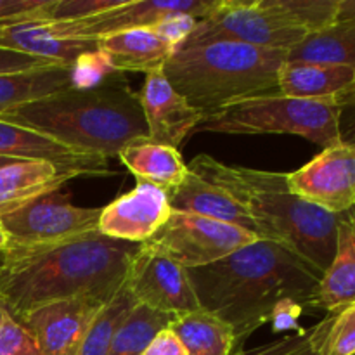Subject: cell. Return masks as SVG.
<instances>
[{
	"instance_id": "6da1fadb",
	"label": "cell",
	"mask_w": 355,
	"mask_h": 355,
	"mask_svg": "<svg viewBox=\"0 0 355 355\" xmlns=\"http://www.w3.org/2000/svg\"><path fill=\"white\" fill-rule=\"evenodd\" d=\"M187 270L200 307L231 326L238 349L267 322L295 328L307 309H315L322 277L293 252L267 239Z\"/></svg>"
},
{
	"instance_id": "7a4b0ae2",
	"label": "cell",
	"mask_w": 355,
	"mask_h": 355,
	"mask_svg": "<svg viewBox=\"0 0 355 355\" xmlns=\"http://www.w3.org/2000/svg\"><path fill=\"white\" fill-rule=\"evenodd\" d=\"M139 246L97 231L54 246L3 250L0 259L3 311L19 321L35 309L69 298L96 297L110 302L123 286Z\"/></svg>"
},
{
	"instance_id": "3957f363",
	"label": "cell",
	"mask_w": 355,
	"mask_h": 355,
	"mask_svg": "<svg viewBox=\"0 0 355 355\" xmlns=\"http://www.w3.org/2000/svg\"><path fill=\"white\" fill-rule=\"evenodd\" d=\"M0 120L104 159L149 135L139 94L114 71L92 85L71 87L21 104Z\"/></svg>"
},
{
	"instance_id": "277c9868",
	"label": "cell",
	"mask_w": 355,
	"mask_h": 355,
	"mask_svg": "<svg viewBox=\"0 0 355 355\" xmlns=\"http://www.w3.org/2000/svg\"><path fill=\"white\" fill-rule=\"evenodd\" d=\"M189 172L220 187L248 214L260 239L277 243L324 274L336 252L340 215L321 210L295 196L286 173L227 165L200 155Z\"/></svg>"
},
{
	"instance_id": "5b68a950",
	"label": "cell",
	"mask_w": 355,
	"mask_h": 355,
	"mask_svg": "<svg viewBox=\"0 0 355 355\" xmlns=\"http://www.w3.org/2000/svg\"><path fill=\"white\" fill-rule=\"evenodd\" d=\"M288 52L236 42L189 45L163 66L166 80L207 116L229 104L279 94L277 71Z\"/></svg>"
},
{
	"instance_id": "8992f818",
	"label": "cell",
	"mask_w": 355,
	"mask_h": 355,
	"mask_svg": "<svg viewBox=\"0 0 355 355\" xmlns=\"http://www.w3.org/2000/svg\"><path fill=\"white\" fill-rule=\"evenodd\" d=\"M194 132L257 135H300L322 149L340 144L338 106L322 101L262 96L222 107L201 121Z\"/></svg>"
},
{
	"instance_id": "52a82bcc",
	"label": "cell",
	"mask_w": 355,
	"mask_h": 355,
	"mask_svg": "<svg viewBox=\"0 0 355 355\" xmlns=\"http://www.w3.org/2000/svg\"><path fill=\"white\" fill-rule=\"evenodd\" d=\"M305 37V31L267 9L263 0H217L214 9L198 19L182 47L210 42H236L288 52Z\"/></svg>"
},
{
	"instance_id": "ba28073f",
	"label": "cell",
	"mask_w": 355,
	"mask_h": 355,
	"mask_svg": "<svg viewBox=\"0 0 355 355\" xmlns=\"http://www.w3.org/2000/svg\"><path fill=\"white\" fill-rule=\"evenodd\" d=\"M101 208H82L61 191L44 194L0 217L7 248L28 250L54 246L99 231ZM6 248V250H7Z\"/></svg>"
},
{
	"instance_id": "9c48e42d",
	"label": "cell",
	"mask_w": 355,
	"mask_h": 355,
	"mask_svg": "<svg viewBox=\"0 0 355 355\" xmlns=\"http://www.w3.org/2000/svg\"><path fill=\"white\" fill-rule=\"evenodd\" d=\"M257 239L260 238L255 232L238 225L172 210L163 227L146 243L186 269H198L232 255Z\"/></svg>"
},
{
	"instance_id": "30bf717a",
	"label": "cell",
	"mask_w": 355,
	"mask_h": 355,
	"mask_svg": "<svg viewBox=\"0 0 355 355\" xmlns=\"http://www.w3.org/2000/svg\"><path fill=\"white\" fill-rule=\"evenodd\" d=\"M125 284L139 305L173 318L201 309L189 270L148 243L132 259Z\"/></svg>"
},
{
	"instance_id": "8fae6325",
	"label": "cell",
	"mask_w": 355,
	"mask_h": 355,
	"mask_svg": "<svg viewBox=\"0 0 355 355\" xmlns=\"http://www.w3.org/2000/svg\"><path fill=\"white\" fill-rule=\"evenodd\" d=\"M217 0H123L114 9L80 21L40 23L45 30L58 38L69 40H101L110 35L135 28H153L172 14H189L201 19L215 7ZM37 23V21H35Z\"/></svg>"
},
{
	"instance_id": "7c38bea8",
	"label": "cell",
	"mask_w": 355,
	"mask_h": 355,
	"mask_svg": "<svg viewBox=\"0 0 355 355\" xmlns=\"http://www.w3.org/2000/svg\"><path fill=\"white\" fill-rule=\"evenodd\" d=\"M295 196L329 214L355 208V149L345 144L326 148L295 172L286 173Z\"/></svg>"
},
{
	"instance_id": "4fadbf2b",
	"label": "cell",
	"mask_w": 355,
	"mask_h": 355,
	"mask_svg": "<svg viewBox=\"0 0 355 355\" xmlns=\"http://www.w3.org/2000/svg\"><path fill=\"white\" fill-rule=\"evenodd\" d=\"M104 304L96 297L69 298L35 309L19 322L37 340L42 355H76Z\"/></svg>"
},
{
	"instance_id": "5bb4252c",
	"label": "cell",
	"mask_w": 355,
	"mask_h": 355,
	"mask_svg": "<svg viewBox=\"0 0 355 355\" xmlns=\"http://www.w3.org/2000/svg\"><path fill=\"white\" fill-rule=\"evenodd\" d=\"M137 94L148 125V141L155 144L179 149L207 118L173 89L163 69L148 73Z\"/></svg>"
},
{
	"instance_id": "9a60e30c",
	"label": "cell",
	"mask_w": 355,
	"mask_h": 355,
	"mask_svg": "<svg viewBox=\"0 0 355 355\" xmlns=\"http://www.w3.org/2000/svg\"><path fill=\"white\" fill-rule=\"evenodd\" d=\"M172 214L168 193L148 182H139L101 208L99 232L118 241L142 245L163 227Z\"/></svg>"
},
{
	"instance_id": "2e32d148",
	"label": "cell",
	"mask_w": 355,
	"mask_h": 355,
	"mask_svg": "<svg viewBox=\"0 0 355 355\" xmlns=\"http://www.w3.org/2000/svg\"><path fill=\"white\" fill-rule=\"evenodd\" d=\"M0 156L19 159V162L38 159V162L54 163L75 170L82 177L114 175L113 170L107 168V159L101 156L78 151L47 135L2 120H0Z\"/></svg>"
},
{
	"instance_id": "e0dca14e",
	"label": "cell",
	"mask_w": 355,
	"mask_h": 355,
	"mask_svg": "<svg viewBox=\"0 0 355 355\" xmlns=\"http://www.w3.org/2000/svg\"><path fill=\"white\" fill-rule=\"evenodd\" d=\"M277 87L281 96L340 106L355 92V69L286 59L277 71Z\"/></svg>"
},
{
	"instance_id": "ac0fdd59",
	"label": "cell",
	"mask_w": 355,
	"mask_h": 355,
	"mask_svg": "<svg viewBox=\"0 0 355 355\" xmlns=\"http://www.w3.org/2000/svg\"><path fill=\"white\" fill-rule=\"evenodd\" d=\"M97 42V54L110 71L151 73L163 69L175 49L153 28H135Z\"/></svg>"
},
{
	"instance_id": "d6986e66",
	"label": "cell",
	"mask_w": 355,
	"mask_h": 355,
	"mask_svg": "<svg viewBox=\"0 0 355 355\" xmlns=\"http://www.w3.org/2000/svg\"><path fill=\"white\" fill-rule=\"evenodd\" d=\"M82 177L78 172L49 162H17L0 168V217L44 194L59 191L66 182Z\"/></svg>"
},
{
	"instance_id": "ffe728a7",
	"label": "cell",
	"mask_w": 355,
	"mask_h": 355,
	"mask_svg": "<svg viewBox=\"0 0 355 355\" xmlns=\"http://www.w3.org/2000/svg\"><path fill=\"white\" fill-rule=\"evenodd\" d=\"M0 49L33 55L55 64H76L97 54V42L58 38L40 23L28 21L0 26Z\"/></svg>"
},
{
	"instance_id": "44dd1931",
	"label": "cell",
	"mask_w": 355,
	"mask_h": 355,
	"mask_svg": "<svg viewBox=\"0 0 355 355\" xmlns=\"http://www.w3.org/2000/svg\"><path fill=\"white\" fill-rule=\"evenodd\" d=\"M355 302V210L340 215L336 252L319 281L315 309L328 314Z\"/></svg>"
},
{
	"instance_id": "7402d4cb",
	"label": "cell",
	"mask_w": 355,
	"mask_h": 355,
	"mask_svg": "<svg viewBox=\"0 0 355 355\" xmlns=\"http://www.w3.org/2000/svg\"><path fill=\"white\" fill-rule=\"evenodd\" d=\"M71 87H82L76 64H52L30 71L0 75V116L21 104Z\"/></svg>"
},
{
	"instance_id": "603a6c76",
	"label": "cell",
	"mask_w": 355,
	"mask_h": 355,
	"mask_svg": "<svg viewBox=\"0 0 355 355\" xmlns=\"http://www.w3.org/2000/svg\"><path fill=\"white\" fill-rule=\"evenodd\" d=\"M168 201L172 210L196 214L255 232L252 218L231 196L193 172H187L182 184L168 193Z\"/></svg>"
},
{
	"instance_id": "cb8c5ba5",
	"label": "cell",
	"mask_w": 355,
	"mask_h": 355,
	"mask_svg": "<svg viewBox=\"0 0 355 355\" xmlns=\"http://www.w3.org/2000/svg\"><path fill=\"white\" fill-rule=\"evenodd\" d=\"M116 158L137 177L139 182L153 184L166 193L177 189L189 172L179 149L155 144L148 139L130 144Z\"/></svg>"
},
{
	"instance_id": "d4e9b609",
	"label": "cell",
	"mask_w": 355,
	"mask_h": 355,
	"mask_svg": "<svg viewBox=\"0 0 355 355\" xmlns=\"http://www.w3.org/2000/svg\"><path fill=\"white\" fill-rule=\"evenodd\" d=\"M168 328L182 343L186 355H234L243 350L238 349L231 326L203 309L177 315Z\"/></svg>"
},
{
	"instance_id": "484cf974",
	"label": "cell",
	"mask_w": 355,
	"mask_h": 355,
	"mask_svg": "<svg viewBox=\"0 0 355 355\" xmlns=\"http://www.w3.org/2000/svg\"><path fill=\"white\" fill-rule=\"evenodd\" d=\"M288 61L321 62L355 69V19L311 33L288 51Z\"/></svg>"
},
{
	"instance_id": "4316f807",
	"label": "cell",
	"mask_w": 355,
	"mask_h": 355,
	"mask_svg": "<svg viewBox=\"0 0 355 355\" xmlns=\"http://www.w3.org/2000/svg\"><path fill=\"white\" fill-rule=\"evenodd\" d=\"M172 319L173 315L137 304L114 333L107 355H142L155 336L168 328Z\"/></svg>"
},
{
	"instance_id": "83f0119b",
	"label": "cell",
	"mask_w": 355,
	"mask_h": 355,
	"mask_svg": "<svg viewBox=\"0 0 355 355\" xmlns=\"http://www.w3.org/2000/svg\"><path fill=\"white\" fill-rule=\"evenodd\" d=\"M135 305L137 302L134 300L127 284L123 283V286L114 293V297L107 304L103 305L99 314L96 315L89 331L85 333L82 343H80L76 355H107L114 333L123 324Z\"/></svg>"
},
{
	"instance_id": "f1b7e54d",
	"label": "cell",
	"mask_w": 355,
	"mask_h": 355,
	"mask_svg": "<svg viewBox=\"0 0 355 355\" xmlns=\"http://www.w3.org/2000/svg\"><path fill=\"white\" fill-rule=\"evenodd\" d=\"M263 6L307 35L338 21L340 0H263Z\"/></svg>"
},
{
	"instance_id": "f546056e",
	"label": "cell",
	"mask_w": 355,
	"mask_h": 355,
	"mask_svg": "<svg viewBox=\"0 0 355 355\" xmlns=\"http://www.w3.org/2000/svg\"><path fill=\"white\" fill-rule=\"evenodd\" d=\"M307 333L318 355H355V302L328 314Z\"/></svg>"
},
{
	"instance_id": "4dcf8cb0",
	"label": "cell",
	"mask_w": 355,
	"mask_h": 355,
	"mask_svg": "<svg viewBox=\"0 0 355 355\" xmlns=\"http://www.w3.org/2000/svg\"><path fill=\"white\" fill-rule=\"evenodd\" d=\"M0 355H42L33 335L7 312L0 321Z\"/></svg>"
},
{
	"instance_id": "1f68e13d",
	"label": "cell",
	"mask_w": 355,
	"mask_h": 355,
	"mask_svg": "<svg viewBox=\"0 0 355 355\" xmlns=\"http://www.w3.org/2000/svg\"><path fill=\"white\" fill-rule=\"evenodd\" d=\"M196 23V17L189 16V14H172V16L165 17V19H162L159 23H156L155 26H153V30H155L159 37L165 38L177 52L184 45V42L189 38V35L193 33Z\"/></svg>"
},
{
	"instance_id": "d6a6232c",
	"label": "cell",
	"mask_w": 355,
	"mask_h": 355,
	"mask_svg": "<svg viewBox=\"0 0 355 355\" xmlns=\"http://www.w3.org/2000/svg\"><path fill=\"white\" fill-rule=\"evenodd\" d=\"M52 64H55V62L45 61V59L40 58H33V55L19 54V52L14 51H7V49H0V75L30 71V69L45 68V66Z\"/></svg>"
},
{
	"instance_id": "836d02e7",
	"label": "cell",
	"mask_w": 355,
	"mask_h": 355,
	"mask_svg": "<svg viewBox=\"0 0 355 355\" xmlns=\"http://www.w3.org/2000/svg\"><path fill=\"white\" fill-rule=\"evenodd\" d=\"M305 338H307V333L302 331L298 333V335L286 336V338H281L266 347L250 350V352H246V350H238L234 355H295L305 343Z\"/></svg>"
},
{
	"instance_id": "e575fe53",
	"label": "cell",
	"mask_w": 355,
	"mask_h": 355,
	"mask_svg": "<svg viewBox=\"0 0 355 355\" xmlns=\"http://www.w3.org/2000/svg\"><path fill=\"white\" fill-rule=\"evenodd\" d=\"M338 128L342 144L355 149V92L338 106Z\"/></svg>"
},
{
	"instance_id": "d590c367",
	"label": "cell",
	"mask_w": 355,
	"mask_h": 355,
	"mask_svg": "<svg viewBox=\"0 0 355 355\" xmlns=\"http://www.w3.org/2000/svg\"><path fill=\"white\" fill-rule=\"evenodd\" d=\"M142 355H186V352H184L182 343L179 342L175 333L166 328L155 336V340L149 343Z\"/></svg>"
},
{
	"instance_id": "8d00e7d4",
	"label": "cell",
	"mask_w": 355,
	"mask_h": 355,
	"mask_svg": "<svg viewBox=\"0 0 355 355\" xmlns=\"http://www.w3.org/2000/svg\"><path fill=\"white\" fill-rule=\"evenodd\" d=\"M355 19V0H340L338 21ZM336 21V23H338Z\"/></svg>"
},
{
	"instance_id": "74e56055",
	"label": "cell",
	"mask_w": 355,
	"mask_h": 355,
	"mask_svg": "<svg viewBox=\"0 0 355 355\" xmlns=\"http://www.w3.org/2000/svg\"><path fill=\"white\" fill-rule=\"evenodd\" d=\"M7 243H9L7 241V234H6V231L2 229V225H0V253L7 248Z\"/></svg>"
},
{
	"instance_id": "f35d334b",
	"label": "cell",
	"mask_w": 355,
	"mask_h": 355,
	"mask_svg": "<svg viewBox=\"0 0 355 355\" xmlns=\"http://www.w3.org/2000/svg\"><path fill=\"white\" fill-rule=\"evenodd\" d=\"M17 162H19V159L2 158V156H0V168H2V166H7V165H12V163H17Z\"/></svg>"
},
{
	"instance_id": "ab89813d",
	"label": "cell",
	"mask_w": 355,
	"mask_h": 355,
	"mask_svg": "<svg viewBox=\"0 0 355 355\" xmlns=\"http://www.w3.org/2000/svg\"><path fill=\"white\" fill-rule=\"evenodd\" d=\"M307 350H309V335H307V338H305L304 345L300 347V350H298V352L295 355H305V354H307Z\"/></svg>"
},
{
	"instance_id": "60d3db41",
	"label": "cell",
	"mask_w": 355,
	"mask_h": 355,
	"mask_svg": "<svg viewBox=\"0 0 355 355\" xmlns=\"http://www.w3.org/2000/svg\"><path fill=\"white\" fill-rule=\"evenodd\" d=\"M307 335H309V333H307ZM305 355H318V352H315V350L312 349L311 342H309V350H307V354H305Z\"/></svg>"
},
{
	"instance_id": "b9f144b4",
	"label": "cell",
	"mask_w": 355,
	"mask_h": 355,
	"mask_svg": "<svg viewBox=\"0 0 355 355\" xmlns=\"http://www.w3.org/2000/svg\"><path fill=\"white\" fill-rule=\"evenodd\" d=\"M3 305H2V302H0V321H2V315H3Z\"/></svg>"
},
{
	"instance_id": "7bdbcfd3",
	"label": "cell",
	"mask_w": 355,
	"mask_h": 355,
	"mask_svg": "<svg viewBox=\"0 0 355 355\" xmlns=\"http://www.w3.org/2000/svg\"><path fill=\"white\" fill-rule=\"evenodd\" d=\"M354 210H355V208H354Z\"/></svg>"
}]
</instances>
